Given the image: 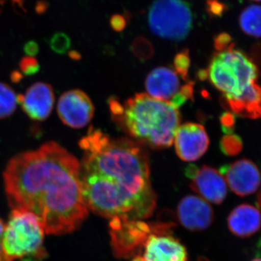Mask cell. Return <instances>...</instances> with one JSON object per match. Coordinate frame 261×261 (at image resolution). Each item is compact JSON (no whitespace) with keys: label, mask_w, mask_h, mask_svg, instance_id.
<instances>
[{"label":"cell","mask_w":261,"mask_h":261,"mask_svg":"<svg viewBox=\"0 0 261 261\" xmlns=\"http://www.w3.org/2000/svg\"><path fill=\"white\" fill-rule=\"evenodd\" d=\"M80 170L78 159L55 142L17 154L3 173L8 202L35 215L49 234L72 232L89 215Z\"/></svg>","instance_id":"cell-1"},{"label":"cell","mask_w":261,"mask_h":261,"mask_svg":"<svg viewBox=\"0 0 261 261\" xmlns=\"http://www.w3.org/2000/svg\"><path fill=\"white\" fill-rule=\"evenodd\" d=\"M80 145L84 150L81 187L89 211L110 219L143 220L152 216L157 196L148 156L141 144L113 139L91 128Z\"/></svg>","instance_id":"cell-2"},{"label":"cell","mask_w":261,"mask_h":261,"mask_svg":"<svg viewBox=\"0 0 261 261\" xmlns=\"http://www.w3.org/2000/svg\"><path fill=\"white\" fill-rule=\"evenodd\" d=\"M109 106L113 119L135 142L153 149L173 145L181 115L171 103L140 93L123 103L111 98Z\"/></svg>","instance_id":"cell-3"},{"label":"cell","mask_w":261,"mask_h":261,"mask_svg":"<svg viewBox=\"0 0 261 261\" xmlns=\"http://www.w3.org/2000/svg\"><path fill=\"white\" fill-rule=\"evenodd\" d=\"M202 73L200 76L208 79L233 113L251 119L260 118L258 69L245 53L230 44L215 53Z\"/></svg>","instance_id":"cell-4"},{"label":"cell","mask_w":261,"mask_h":261,"mask_svg":"<svg viewBox=\"0 0 261 261\" xmlns=\"http://www.w3.org/2000/svg\"><path fill=\"white\" fill-rule=\"evenodd\" d=\"M44 232L35 215L24 209H13L2 239L5 256L10 261L42 260L46 256L43 247Z\"/></svg>","instance_id":"cell-5"},{"label":"cell","mask_w":261,"mask_h":261,"mask_svg":"<svg viewBox=\"0 0 261 261\" xmlns=\"http://www.w3.org/2000/svg\"><path fill=\"white\" fill-rule=\"evenodd\" d=\"M148 23L159 37L182 40L192 29V10L183 0H155L149 10Z\"/></svg>","instance_id":"cell-6"},{"label":"cell","mask_w":261,"mask_h":261,"mask_svg":"<svg viewBox=\"0 0 261 261\" xmlns=\"http://www.w3.org/2000/svg\"><path fill=\"white\" fill-rule=\"evenodd\" d=\"M159 223L147 224L142 220L115 217L109 222L111 246L118 258H133L140 255L151 233L157 231Z\"/></svg>","instance_id":"cell-7"},{"label":"cell","mask_w":261,"mask_h":261,"mask_svg":"<svg viewBox=\"0 0 261 261\" xmlns=\"http://www.w3.org/2000/svg\"><path fill=\"white\" fill-rule=\"evenodd\" d=\"M181 81L185 80L174 69L159 67L152 70L146 79L147 94L179 108L187 100L193 99L194 93L193 82L182 84Z\"/></svg>","instance_id":"cell-8"},{"label":"cell","mask_w":261,"mask_h":261,"mask_svg":"<svg viewBox=\"0 0 261 261\" xmlns=\"http://www.w3.org/2000/svg\"><path fill=\"white\" fill-rule=\"evenodd\" d=\"M171 224L160 223L157 231L149 235L140 255L132 261H189L185 247L171 236Z\"/></svg>","instance_id":"cell-9"},{"label":"cell","mask_w":261,"mask_h":261,"mask_svg":"<svg viewBox=\"0 0 261 261\" xmlns=\"http://www.w3.org/2000/svg\"><path fill=\"white\" fill-rule=\"evenodd\" d=\"M94 113V105L90 97L80 89L65 92L58 101V116L70 128H84L92 121Z\"/></svg>","instance_id":"cell-10"},{"label":"cell","mask_w":261,"mask_h":261,"mask_svg":"<svg viewBox=\"0 0 261 261\" xmlns=\"http://www.w3.org/2000/svg\"><path fill=\"white\" fill-rule=\"evenodd\" d=\"M187 176L192 179V190L211 203H222L227 195V184L217 170L203 166L200 168H187Z\"/></svg>","instance_id":"cell-11"},{"label":"cell","mask_w":261,"mask_h":261,"mask_svg":"<svg viewBox=\"0 0 261 261\" xmlns=\"http://www.w3.org/2000/svg\"><path fill=\"white\" fill-rule=\"evenodd\" d=\"M173 142L179 159L192 162L200 159L205 153L210 141L202 125L187 123L178 126Z\"/></svg>","instance_id":"cell-12"},{"label":"cell","mask_w":261,"mask_h":261,"mask_svg":"<svg viewBox=\"0 0 261 261\" xmlns=\"http://www.w3.org/2000/svg\"><path fill=\"white\" fill-rule=\"evenodd\" d=\"M18 102L29 118L34 121H45L54 106V90L49 84L37 82L25 94L18 95Z\"/></svg>","instance_id":"cell-13"},{"label":"cell","mask_w":261,"mask_h":261,"mask_svg":"<svg viewBox=\"0 0 261 261\" xmlns=\"http://www.w3.org/2000/svg\"><path fill=\"white\" fill-rule=\"evenodd\" d=\"M226 184L236 195H252L260 186V173L252 161L243 159L222 168Z\"/></svg>","instance_id":"cell-14"},{"label":"cell","mask_w":261,"mask_h":261,"mask_svg":"<svg viewBox=\"0 0 261 261\" xmlns=\"http://www.w3.org/2000/svg\"><path fill=\"white\" fill-rule=\"evenodd\" d=\"M177 216L184 227L190 231H202L214 221V211L207 201L197 196L184 197L177 207Z\"/></svg>","instance_id":"cell-15"},{"label":"cell","mask_w":261,"mask_h":261,"mask_svg":"<svg viewBox=\"0 0 261 261\" xmlns=\"http://www.w3.org/2000/svg\"><path fill=\"white\" fill-rule=\"evenodd\" d=\"M260 213L256 207L243 204L235 207L228 218L230 231L240 238H248L260 228Z\"/></svg>","instance_id":"cell-16"},{"label":"cell","mask_w":261,"mask_h":261,"mask_svg":"<svg viewBox=\"0 0 261 261\" xmlns=\"http://www.w3.org/2000/svg\"><path fill=\"white\" fill-rule=\"evenodd\" d=\"M260 7L253 5L245 8L240 15V27L247 35L260 37Z\"/></svg>","instance_id":"cell-17"},{"label":"cell","mask_w":261,"mask_h":261,"mask_svg":"<svg viewBox=\"0 0 261 261\" xmlns=\"http://www.w3.org/2000/svg\"><path fill=\"white\" fill-rule=\"evenodd\" d=\"M18 103L15 91L8 84L0 82V120L13 115Z\"/></svg>","instance_id":"cell-18"},{"label":"cell","mask_w":261,"mask_h":261,"mask_svg":"<svg viewBox=\"0 0 261 261\" xmlns=\"http://www.w3.org/2000/svg\"><path fill=\"white\" fill-rule=\"evenodd\" d=\"M51 50L58 54H64L70 47V39L67 34L57 32L53 34L49 40Z\"/></svg>","instance_id":"cell-19"},{"label":"cell","mask_w":261,"mask_h":261,"mask_svg":"<svg viewBox=\"0 0 261 261\" xmlns=\"http://www.w3.org/2000/svg\"><path fill=\"white\" fill-rule=\"evenodd\" d=\"M243 145L241 141L237 136L228 135L221 141V148L223 152L227 154H238L242 149Z\"/></svg>","instance_id":"cell-20"},{"label":"cell","mask_w":261,"mask_h":261,"mask_svg":"<svg viewBox=\"0 0 261 261\" xmlns=\"http://www.w3.org/2000/svg\"><path fill=\"white\" fill-rule=\"evenodd\" d=\"M190 60L188 53L183 51L177 55L174 60V70L181 75L185 81L188 80V70L190 67Z\"/></svg>","instance_id":"cell-21"},{"label":"cell","mask_w":261,"mask_h":261,"mask_svg":"<svg viewBox=\"0 0 261 261\" xmlns=\"http://www.w3.org/2000/svg\"><path fill=\"white\" fill-rule=\"evenodd\" d=\"M20 68L25 75L36 74L40 68L39 62L34 57H25L20 62Z\"/></svg>","instance_id":"cell-22"},{"label":"cell","mask_w":261,"mask_h":261,"mask_svg":"<svg viewBox=\"0 0 261 261\" xmlns=\"http://www.w3.org/2000/svg\"><path fill=\"white\" fill-rule=\"evenodd\" d=\"M23 50L25 51V54L27 55V56L34 57L37 56L38 53H39V45L34 41H29L24 45Z\"/></svg>","instance_id":"cell-23"},{"label":"cell","mask_w":261,"mask_h":261,"mask_svg":"<svg viewBox=\"0 0 261 261\" xmlns=\"http://www.w3.org/2000/svg\"><path fill=\"white\" fill-rule=\"evenodd\" d=\"M5 224L3 220L0 218V261H10L5 256L2 246V239H3V232H4Z\"/></svg>","instance_id":"cell-24"},{"label":"cell","mask_w":261,"mask_h":261,"mask_svg":"<svg viewBox=\"0 0 261 261\" xmlns=\"http://www.w3.org/2000/svg\"><path fill=\"white\" fill-rule=\"evenodd\" d=\"M12 79L14 80L15 82H18L22 79V74H20L18 71H15L12 74Z\"/></svg>","instance_id":"cell-25"},{"label":"cell","mask_w":261,"mask_h":261,"mask_svg":"<svg viewBox=\"0 0 261 261\" xmlns=\"http://www.w3.org/2000/svg\"><path fill=\"white\" fill-rule=\"evenodd\" d=\"M12 1L14 2V3H16L17 4L21 5L24 0H12Z\"/></svg>","instance_id":"cell-26"},{"label":"cell","mask_w":261,"mask_h":261,"mask_svg":"<svg viewBox=\"0 0 261 261\" xmlns=\"http://www.w3.org/2000/svg\"><path fill=\"white\" fill-rule=\"evenodd\" d=\"M197 261H210V260H207V259L205 258V257H199L198 260H197Z\"/></svg>","instance_id":"cell-27"},{"label":"cell","mask_w":261,"mask_h":261,"mask_svg":"<svg viewBox=\"0 0 261 261\" xmlns=\"http://www.w3.org/2000/svg\"><path fill=\"white\" fill-rule=\"evenodd\" d=\"M252 261H260V257H257L256 258L253 259Z\"/></svg>","instance_id":"cell-28"},{"label":"cell","mask_w":261,"mask_h":261,"mask_svg":"<svg viewBox=\"0 0 261 261\" xmlns=\"http://www.w3.org/2000/svg\"><path fill=\"white\" fill-rule=\"evenodd\" d=\"M252 1L259 2L260 0H252Z\"/></svg>","instance_id":"cell-29"}]
</instances>
